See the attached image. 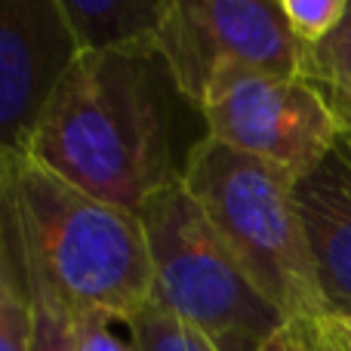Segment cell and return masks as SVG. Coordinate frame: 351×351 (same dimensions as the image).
Segmentation results:
<instances>
[{
  "mask_svg": "<svg viewBox=\"0 0 351 351\" xmlns=\"http://www.w3.org/2000/svg\"><path fill=\"white\" fill-rule=\"evenodd\" d=\"M80 49H152L158 0H59Z\"/></svg>",
  "mask_w": 351,
  "mask_h": 351,
  "instance_id": "cell-10",
  "label": "cell"
},
{
  "mask_svg": "<svg viewBox=\"0 0 351 351\" xmlns=\"http://www.w3.org/2000/svg\"><path fill=\"white\" fill-rule=\"evenodd\" d=\"M324 324H327V330L339 339V346L351 351V315L348 317H333V315H327L324 317Z\"/></svg>",
  "mask_w": 351,
  "mask_h": 351,
  "instance_id": "cell-18",
  "label": "cell"
},
{
  "mask_svg": "<svg viewBox=\"0 0 351 351\" xmlns=\"http://www.w3.org/2000/svg\"><path fill=\"white\" fill-rule=\"evenodd\" d=\"M136 351H216L197 330L182 324L173 311L160 302H148L133 321L127 324Z\"/></svg>",
  "mask_w": 351,
  "mask_h": 351,
  "instance_id": "cell-12",
  "label": "cell"
},
{
  "mask_svg": "<svg viewBox=\"0 0 351 351\" xmlns=\"http://www.w3.org/2000/svg\"><path fill=\"white\" fill-rule=\"evenodd\" d=\"M339 152L348 158V164H351V130H342V139H339Z\"/></svg>",
  "mask_w": 351,
  "mask_h": 351,
  "instance_id": "cell-19",
  "label": "cell"
},
{
  "mask_svg": "<svg viewBox=\"0 0 351 351\" xmlns=\"http://www.w3.org/2000/svg\"><path fill=\"white\" fill-rule=\"evenodd\" d=\"M179 176L287 321L327 317L296 200L299 179L213 136L188 152Z\"/></svg>",
  "mask_w": 351,
  "mask_h": 351,
  "instance_id": "cell-3",
  "label": "cell"
},
{
  "mask_svg": "<svg viewBox=\"0 0 351 351\" xmlns=\"http://www.w3.org/2000/svg\"><path fill=\"white\" fill-rule=\"evenodd\" d=\"M77 53L80 40L59 0H0V158L25 152Z\"/></svg>",
  "mask_w": 351,
  "mask_h": 351,
  "instance_id": "cell-7",
  "label": "cell"
},
{
  "mask_svg": "<svg viewBox=\"0 0 351 351\" xmlns=\"http://www.w3.org/2000/svg\"><path fill=\"white\" fill-rule=\"evenodd\" d=\"M31 342H34V308L12 213L6 158H0V351H31Z\"/></svg>",
  "mask_w": 351,
  "mask_h": 351,
  "instance_id": "cell-9",
  "label": "cell"
},
{
  "mask_svg": "<svg viewBox=\"0 0 351 351\" xmlns=\"http://www.w3.org/2000/svg\"><path fill=\"white\" fill-rule=\"evenodd\" d=\"M152 53L194 108L231 74H302L305 62L278 0H158Z\"/></svg>",
  "mask_w": 351,
  "mask_h": 351,
  "instance_id": "cell-5",
  "label": "cell"
},
{
  "mask_svg": "<svg viewBox=\"0 0 351 351\" xmlns=\"http://www.w3.org/2000/svg\"><path fill=\"white\" fill-rule=\"evenodd\" d=\"M296 200L327 315H351V164L336 148L296 182Z\"/></svg>",
  "mask_w": 351,
  "mask_h": 351,
  "instance_id": "cell-8",
  "label": "cell"
},
{
  "mask_svg": "<svg viewBox=\"0 0 351 351\" xmlns=\"http://www.w3.org/2000/svg\"><path fill=\"white\" fill-rule=\"evenodd\" d=\"M22 253L71 315L130 324L154 299L145 228L133 210L105 204L28 154H6Z\"/></svg>",
  "mask_w": 351,
  "mask_h": 351,
  "instance_id": "cell-2",
  "label": "cell"
},
{
  "mask_svg": "<svg viewBox=\"0 0 351 351\" xmlns=\"http://www.w3.org/2000/svg\"><path fill=\"white\" fill-rule=\"evenodd\" d=\"M342 130H351V123H348V127H342Z\"/></svg>",
  "mask_w": 351,
  "mask_h": 351,
  "instance_id": "cell-20",
  "label": "cell"
},
{
  "mask_svg": "<svg viewBox=\"0 0 351 351\" xmlns=\"http://www.w3.org/2000/svg\"><path fill=\"white\" fill-rule=\"evenodd\" d=\"M293 37L305 49L317 47L336 31L348 10V0H278Z\"/></svg>",
  "mask_w": 351,
  "mask_h": 351,
  "instance_id": "cell-14",
  "label": "cell"
},
{
  "mask_svg": "<svg viewBox=\"0 0 351 351\" xmlns=\"http://www.w3.org/2000/svg\"><path fill=\"white\" fill-rule=\"evenodd\" d=\"M105 315H71L74 351H136L133 339H121Z\"/></svg>",
  "mask_w": 351,
  "mask_h": 351,
  "instance_id": "cell-15",
  "label": "cell"
},
{
  "mask_svg": "<svg viewBox=\"0 0 351 351\" xmlns=\"http://www.w3.org/2000/svg\"><path fill=\"white\" fill-rule=\"evenodd\" d=\"M259 351H305L302 336H299V327L290 321L284 330H278V333H274Z\"/></svg>",
  "mask_w": 351,
  "mask_h": 351,
  "instance_id": "cell-17",
  "label": "cell"
},
{
  "mask_svg": "<svg viewBox=\"0 0 351 351\" xmlns=\"http://www.w3.org/2000/svg\"><path fill=\"white\" fill-rule=\"evenodd\" d=\"M293 324L299 327V336H302L305 351H346L339 346V339L327 330L324 317H317V321H293Z\"/></svg>",
  "mask_w": 351,
  "mask_h": 351,
  "instance_id": "cell-16",
  "label": "cell"
},
{
  "mask_svg": "<svg viewBox=\"0 0 351 351\" xmlns=\"http://www.w3.org/2000/svg\"><path fill=\"white\" fill-rule=\"evenodd\" d=\"M302 77L321 90L342 127L351 123V0L336 31L317 47L305 49Z\"/></svg>",
  "mask_w": 351,
  "mask_h": 351,
  "instance_id": "cell-11",
  "label": "cell"
},
{
  "mask_svg": "<svg viewBox=\"0 0 351 351\" xmlns=\"http://www.w3.org/2000/svg\"><path fill=\"white\" fill-rule=\"evenodd\" d=\"M136 216L152 256L154 302L216 351H259L290 324L256 287L182 176L154 191Z\"/></svg>",
  "mask_w": 351,
  "mask_h": 351,
  "instance_id": "cell-4",
  "label": "cell"
},
{
  "mask_svg": "<svg viewBox=\"0 0 351 351\" xmlns=\"http://www.w3.org/2000/svg\"><path fill=\"white\" fill-rule=\"evenodd\" d=\"M158 65L142 47L80 49L22 154L80 191L136 213L179 179Z\"/></svg>",
  "mask_w": 351,
  "mask_h": 351,
  "instance_id": "cell-1",
  "label": "cell"
},
{
  "mask_svg": "<svg viewBox=\"0 0 351 351\" xmlns=\"http://www.w3.org/2000/svg\"><path fill=\"white\" fill-rule=\"evenodd\" d=\"M206 136L305 179L339 148L342 121L302 74H231L200 105Z\"/></svg>",
  "mask_w": 351,
  "mask_h": 351,
  "instance_id": "cell-6",
  "label": "cell"
},
{
  "mask_svg": "<svg viewBox=\"0 0 351 351\" xmlns=\"http://www.w3.org/2000/svg\"><path fill=\"white\" fill-rule=\"evenodd\" d=\"M25 274H28L31 308H34V342H31V351H74L71 311L59 302V296L49 290V284L40 278V271L28 259H25Z\"/></svg>",
  "mask_w": 351,
  "mask_h": 351,
  "instance_id": "cell-13",
  "label": "cell"
}]
</instances>
